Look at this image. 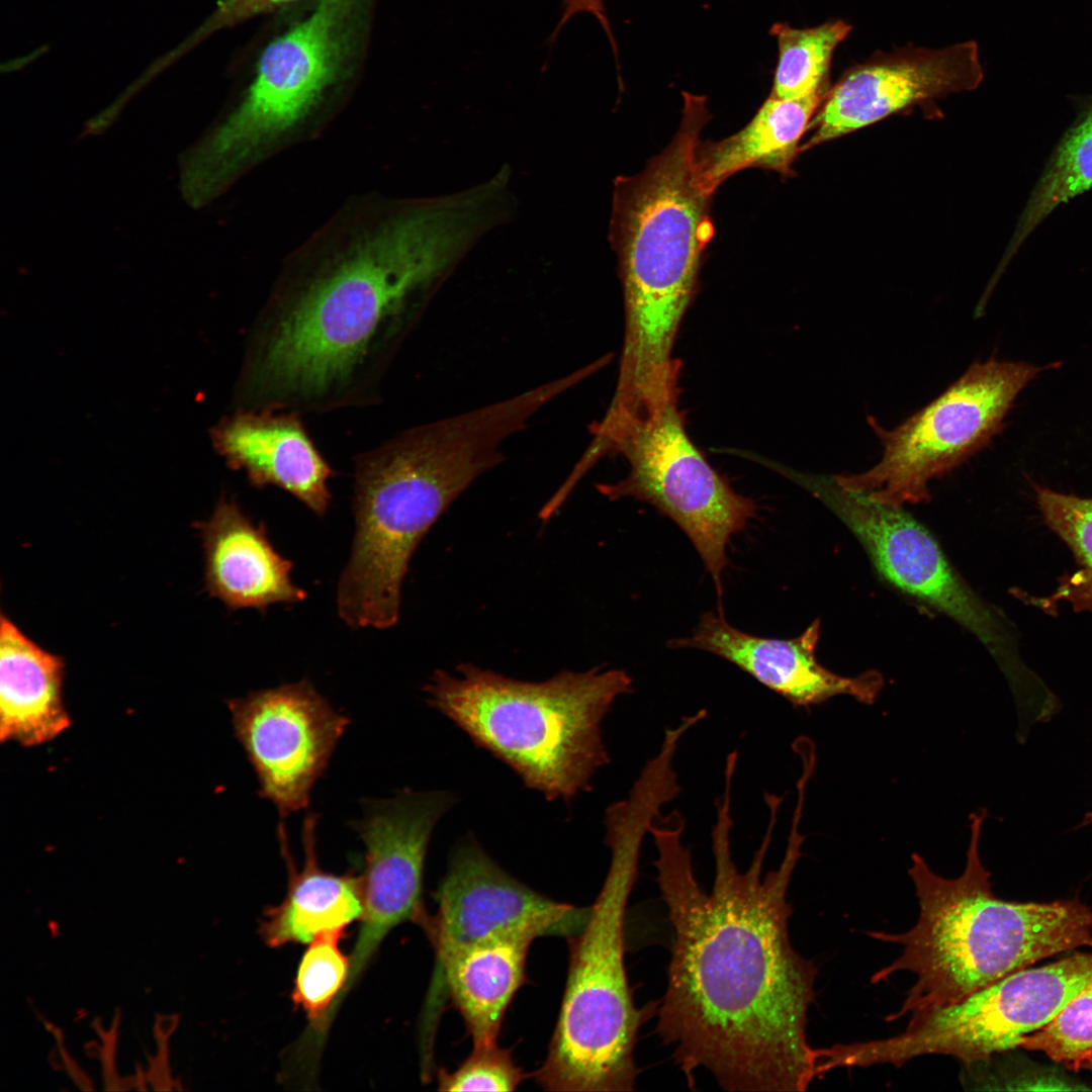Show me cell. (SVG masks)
<instances>
[{
	"label": "cell",
	"instance_id": "1",
	"mask_svg": "<svg viewBox=\"0 0 1092 1092\" xmlns=\"http://www.w3.org/2000/svg\"><path fill=\"white\" fill-rule=\"evenodd\" d=\"M732 782L724 779L716 801L711 893L695 876L682 814H660L649 828L656 883L673 930L656 1032L672 1048L690 1086L705 1069L731 1092L805 1091L818 1078L816 1048L806 1031L817 969L792 945L787 898L806 838L800 831L805 793L797 794L784 856L765 875L783 798L764 794L766 830L741 872L731 848Z\"/></svg>",
	"mask_w": 1092,
	"mask_h": 1092
},
{
	"label": "cell",
	"instance_id": "2",
	"mask_svg": "<svg viewBox=\"0 0 1092 1092\" xmlns=\"http://www.w3.org/2000/svg\"><path fill=\"white\" fill-rule=\"evenodd\" d=\"M479 237L456 195L421 203L362 238L258 328L243 373L251 407L325 406L351 397L379 367L413 296Z\"/></svg>",
	"mask_w": 1092,
	"mask_h": 1092
},
{
	"label": "cell",
	"instance_id": "3",
	"mask_svg": "<svg viewBox=\"0 0 1092 1092\" xmlns=\"http://www.w3.org/2000/svg\"><path fill=\"white\" fill-rule=\"evenodd\" d=\"M686 100L671 143L639 174L615 180L611 241L623 285L625 337L614 397L623 402L651 398L678 382L673 343L714 234V194L701 184L696 162L708 115L699 98Z\"/></svg>",
	"mask_w": 1092,
	"mask_h": 1092
},
{
	"label": "cell",
	"instance_id": "4",
	"mask_svg": "<svg viewBox=\"0 0 1092 1092\" xmlns=\"http://www.w3.org/2000/svg\"><path fill=\"white\" fill-rule=\"evenodd\" d=\"M509 436L499 413L483 405L406 430L358 457L356 529L337 588L344 623L382 630L398 622L418 545L477 477L504 460Z\"/></svg>",
	"mask_w": 1092,
	"mask_h": 1092
},
{
	"label": "cell",
	"instance_id": "5",
	"mask_svg": "<svg viewBox=\"0 0 1092 1092\" xmlns=\"http://www.w3.org/2000/svg\"><path fill=\"white\" fill-rule=\"evenodd\" d=\"M985 817V810L970 817L967 860L959 877L943 878L923 856L912 854L908 874L919 905L912 928L901 933L867 932L902 946L896 960L872 976L873 984L899 972L916 978L900 1009L887 1021L954 1004L1040 960L1092 947V909L1078 900L1021 903L993 893L991 874L980 854Z\"/></svg>",
	"mask_w": 1092,
	"mask_h": 1092
},
{
	"label": "cell",
	"instance_id": "6",
	"mask_svg": "<svg viewBox=\"0 0 1092 1092\" xmlns=\"http://www.w3.org/2000/svg\"><path fill=\"white\" fill-rule=\"evenodd\" d=\"M379 2L295 0L262 17L236 62V106L188 163L202 190L214 195L266 146L351 90Z\"/></svg>",
	"mask_w": 1092,
	"mask_h": 1092
},
{
	"label": "cell",
	"instance_id": "7",
	"mask_svg": "<svg viewBox=\"0 0 1092 1092\" xmlns=\"http://www.w3.org/2000/svg\"><path fill=\"white\" fill-rule=\"evenodd\" d=\"M658 814L656 802L638 792L606 809L610 866L586 924L566 939L569 960L561 1006L546 1059L534 1073L545 1090L634 1089L638 1032L657 1003L642 1009L634 1004L624 961L625 912L644 837Z\"/></svg>",
	"mask_w": 1092,
	"mask_h": 1092
},
{
	"label": "cell",
	"instance_id": "8",
	"mask_svg": "<svg viewBox=\"0 0 1092 1092\" xmlns=\"http://www.w3.org/2000/svg\"><path fill=\"white\" fill-rule=\"evenodd\" d=\"M622 669L561 671L543 681L505 676L472 663L438 669L423 688L428 705L509 765L548 801L592 790L611 760L602 724L632 692Z\"/></svg>",
	"mask_w": 1092,
	"mask_h": 1092
},
{
	"label": "cell",
	"instance_id": "9",
	"mask_svg": "<svg viewBox=\"0 0 1092 1092\" xmlns=\"http://www.w3.org/2000/svg\"><path fill=\"white\" fill-rule=\"evenodd\" d=\"M678 393L630 411L607 412L590 427L593 440L559 487L568 496L604 455L620 454L629 473L615 483H599L610 500L631 496L655 507L689 537L722 594L726 547L732 535L755 516L753 500L733 490L686 432Z\"/></svg>",
	"mask_w": 1092,
	"mask_h": 1092
},
{
	"label": "cell",
	"instance_id": "10",
	"mask_svg": "<svg viewBox=\"0 0 1092 1092\" xmlns=\"http://www.w3.org/2000/svg\"><path fill=\"white\" fill-rule=\"evenodd\" d=\"M1092 977V953L1024 968L965 999L910 1017L899 1034L827 1048L830 1069L900 1067L923 1056H949L965 1067L1019 1048L1049 1024Z\"/></svg>",
	"mask_w": 1092,
	"mask_h": 1092
},
{
	"label": "cell",
	"instance_id": "11",
	"mask_svg": "<svg viewBox=\"0 0 1092 1092\" xmlns=\"http://www.w3.org/2000/svg\"><path fill=\"white\" fill-rule=\"evenodd\" d=\"M1041 367L990 359L972 364L938 397L892 430L871 421L883 455L872 468L838 474L844 488L902 508L929 499L928 483L984 447L1016 395Z\"/></svg>",
	"mask_w": 1092,
	"mask_h": 1092
},
{
	"label": "cell",
	"instance_id": "12",
	"mask_svg": "<svg viewBox=\"0 0 1092 1092\" xmlns=\"http://www.w3.org/2000/svg\"><path fill=\"white\" fill-rule=\"evenodd\" d=\"M767 467L822 502L863 546L889 583L973 632L997 653L999 624L963 580L933 536L901 508L872 500L842 487L834 476L800 472L769 460Z\"/></svg>",
	"mask_w": 1092,
	"mask_h": 1092
},
{
	"label": "cell",
	"instance_id": "13",
	"mask_svg": "<svg viewBox=\"0 0 1092 1092\" xmlns=\"http://www.w3.org/2000/svg\"><path fill=\"white\" fill-rule=\"evenodd\" d=\"M235 736L281 818L305 810L350 720L307 679L228 700Z\"/></svg>",
	"mask_w": 1092,
	"mask_h": 1092
},
{
	"label": "cell",
	"instance_id": "14",
	"mask_svg": "<svg viewBox=\"0 0 1092 1092\" xmlns=\"http://www.w3.org/2000/svg\"><path fill=\"white\" fill-rule=\"evenodd\" d=\"M454 802L445 791L403 790L390 799L368 802L364 817L354 823L365 847L363 913L342 998L390 930L405 921L421 925L426 918L427 849L435 826Z\"/></svg>",
	"mask_w": 1092,
	"mask_h": 1092
},
{
	"label": "cell",
	"instance_id": "15",
	"mask_svg": "<svg viewBox=\"0 0 1092 1092\" xmlns=\"http://www.w3.org/2000/svg\"><path fill=\"white\" fill-rule=\"evenodd\" d=\"M435 900L437 911L420 926L438 967L453 951L494 935L531 932L569 938L586 924L590 907L556 902L496 863L472 835L452 850Z\"/></svg>",
	"mask_w": 1092,
	"mask_h": 1092
},
{
	"label": "cell",
	"instance_id": "16",
	"mask_svg": "<svg viewBox=\"0 0 1092 1092\" xmlns=\"http://www.w3.org/2000/svg\"><path fill=\"white\" fill-rule=\"evenodd\" d=\"M983 79L975 41L939 50L903 49L851 68L825 95L800 153L908 106L976 89Z\"/></svg>",
	"mask_w": 1092,
	"mask_h": 1092
},
{
	"label": "cell",
	"instance_id": "17",
	"mask_svg": "<svg viewBox=\"0 0 1092 1092\" xmlns=\"http://www.w3.org/2000/svg\"><path fill=\"white\" fill-rule=\"evenodd\" d=\"M819 633L820 622L815 620L792 639L758 637L730 625L722 612H709L692 636L672 639L668 646L717 655L796 707L810 708L841 695L873 704L884 686L882 674L869 670L848 677L825 668L816 659Z\"/></svg>",
	"mask_w": 1092,
	"mask_h": 1092
},
{
	"label": "cell",
	"instance_id": "18",
	"mask_svg": "<svg viewBox=\"0 0 1092 1092\" xmlns=\"http://www.w3.org/2000/svg\"><path fill=\"white\" fill-rule=\"evenodd\" d=\"M531 932H511L463 946L434 968L421 1017V1062L432 1065L436 1032L445 1007L463 1018L473 1045L497 1042L505 1014L527 982Z\"/></svg>",
	"mask_w": 1092,
	"mask_h": 1092
},
{
	"label": "cell",
	"instance_id": "19",
	"mask_svg": "<svg viewBox=\"0 0 1092 1092\" xmlns=\"http://www.w3.org/2000/svg\"><path fill=\"white\" fill-rule=\"evenodd\" d=\"M216 451L253 486H277L318 517L329 509L332 469L294 413L242 410L211 430Z\"/></svg>",
	"mask_w": 1092,
	"mask_h": 1092
},
{
	"label": "cell",
	"instance_id": "20",
	"mask_svg": "<svg viewBox=\"0 0 1092 1092\" xmlns=\"http://www.w3.org/2000/svg\"><path fill=\"white\" fill-rule=\"evenodd\" d=\"M196 527L206 590L226 608L264 611L306 598L290 577L293 563L273 547L266 527L254 524L236 500L221 497L210 518Z\"/></svg>",
	"mask_w": 1092,
	"mask_h": 1092
},
{
	"label": "cell",
	"instance_id": "21",
	"mask_svg": "<svg viewBox=\"0 0 1092 1092\" xmlns=\"http://www.w3.org/2000/svg\"><path fill=\"white\" fill-rule=\"evenodd\" d=\"M318 816L308 813L302 823L304 862L297 870L289 850L285 826L277 836L288 871L287 893L282 902L268 908L260 926L265 942L272 947L309 942L321 933L345 928L363 913L361 876L335 875L324 871L316 855Z\"/></svg>",
	"mask_w": 1092,
	"mask_h": 1092
},
{
	"label": "cell",
	"instance_id": "22",
	"mask_svg": "<svg viewBox=\"0 0 1092 1092\" xmlns=\"http://www.w3.org/2000/svg\"><path fill=\"white\" fill-rule=\"evenodd\" d=\"M65 662L1 614L0 740L33 747L71 726L64 703Z\"/></svg>",
	"mask_w": 1092,
	"mask_h": 1092
},
{
	"label": "cell",
	"instance_id": "23",
	"mask_svg": "<svg viewBox=\"0 0 1092 1092\" xmlns=\"http://www.w3.org/2000/svg\"><path fill=\"white\" fill-rule=\"evenodd\" d=\"M827 92L788 99L769 96L749 123L733 135L700 142L696 162L701 184L714 194L723 181L748 168L792 176L801 138Z\"/></svg>",
	"mask_w": 1092,
	"mask_h": 1092
},
{
	"label": "cell",
	"instance_id": "24",
	"mask_svg": "<svg viewBox=\"0 0 1092 1092\" xmlns=\"http://www.w3.org/2000/svg\"><path fill=\"white\" fill-rule=\"evenodd\" d=\"M1075 119L1052 151L997 269L1005 270L1035 229L1060 205L1092 189V94L1070 95Z\"/></svg>",
	"mask_w": 1092,
	"mask_h": 1092
},
{
	"label": "cell",
	"instance_id": "25",
	"mask_svg": "<svg viewBox=\"0 0 1092 1092\" xmlns=\"http://www.w3.org/2000/svg\"><path fill=\"white\" fill-rule=\"evenodd\" d=\"M850 29L842 20L804 29L775 24L770 33L779 54L769 96L788 99L827 92L833 52Z\"/></svg>",
	"mask_w": 1092,
	"mask_h": 1092
},
{
	"label": "cell",
	"instance_id": "26",
	"mask_svg": "<svg viewBox=\"0 0 1092 1092\" xmlns=\"http://www.w3.org/2000/svg\"><path fill=\"white\" fill-rule=\"evenodd\" d=\"M343 936L344 930L315 936L296 972L292 1000L304 1011L316 1035L331 1023L349 979L351 960L339 946Z\"/></svg>",
	"mask_w": 1092,
	"mask_h": 1092
},
{
	"label": "cell",
	"instance_id": "27",
	"mask_svg": "<svg viewBox=\"0 0 1092 1092\" xmlns=\"http://www.w3.org/2000/svg\"><path fill=\"white\" fill-rule=\"evenodd\" d=\"M1019 1048L1042 1052L1069 1069L1092 1068V977L1049 1024L1024 1036Z\"/></svg>",
	"mask_w": 1092,
	"mask_h": 1092
},
{
	"label": "cell",
	"instance_id": "28",
	"mask_svg": "<svg viewBox=\"0 0 1092 1092\" xmlns=\"http://www.w3.org/2000/svg\"><path fill=\"white\" fill-rule=\"evenodd\" d=\"M1037 503L1046 524L1084 567L1078 595L1092 603V499L1038 488Z\"/></svg>",
	"mask_w": 1092,
	"mask_h": 1092
},
{
	"label": "cell",
	"instance_id": "29",
	"mask_svg": "<svg viewBox=\"0 0 1092 1092\" xmlns=\"http://www.w3.org/2000/svg\"><path fill=\"white\" fill-rule=\"evenodd\" d=\"M526 1078L510 1050L497 1042L473 1045L465 1061L453 1072H438L439 1091H515Z\"/></svg>",
	"mask_w": 1092,
	"mask_h": 1092
},
{
	"label": "cell",
	"instance_id": "30",
	"mask_svg": "<svg viewBox=\"0 0 1092 1092\" xmlns=\"http://www.w3.org/2000/svg\"><path fill=\"white\" fill-rule=\"evenodd\" d=\"M295 0H221L209 27L236 26L275 11Z\"/></svg>",
	"mask_w": 1092,
	"mask_h": 1092
},
{
	"label": "cell",
	"instance_id": "31",
	"mask_svg": "<svg viewBox=\"0 0 1092 1092\" xmlns=\"http://www.w3.org/2000/svg\"><path fill=\"white\" fill-rule=\"evenodd\" d=\"M1090 824H1092V811H1090V812H1087V813H1086V814L1084 815V817H1083L1082 821H1081V822L1079 823V825L1077 826V828H1082V827H1086V826H1088V825H1090Z\"/></svg>",
	"mask_w": 1092,
	"mask_h": 1092
},
{
	"label": "cell",
	"instance_id": "32",
	"mask_svg": "<svg viewBox=\"0 0 1092 1092\" xmlns=\"http://www.w3.org/2000/svg\"><path fill=\"white\" fill-rule=\"evenodd\" d=\"M677 389H679V388H677ZM675 390H676V389H675ZM673 391H674V390H673ZM671 392H672V391H671ZM669 393H670V392H669ZM669 393H668V394H669ZM666 395H667V394H666ZM664 396H665V395H664ZM662 397H663V396H662ZM660 398H661V397H660ZM657 399H658V398H657ZM654 400H656V399H654ZM652 401H653V400H652ZM649 402H650V401H649ZM646 403H648V402H646ZM643 404H644V403H643ZM640 405H641V404H640ZM637 406H639V405H637ZM634 407H636V406H634ZM609 408H612V410H621V408H613V407H610V406H609ZM628 408H633V407H628Z\"/></svg>",
	"mask_w": 1092,
	"mask_h": 1092
},
{
	"label": "cell",
	"instance_id": "33",
	"mask_svg": "<svg viewBox=\"0 0 1092 1092\" xmlns=\"http://www.w3.org/2000/svg\"><path fill=\"white\" fill-rule=\"evenodd\" d=\"M676 390H678V389H676ZM676 390H674V391H676ZM672 392H673V391H672ZM670 393H671V392H670ZM667 395H668V394H667ZM665 396H666V395H665ZM658 399H659V398H658ZM656 400H657V399H656ZM653 401H654V400H653ZM650 402H651V401H650ZM648 403H649V402H648ZM644 404H645V403H644ZM641 405H642V404H641ZM636 407H637V406H636ZM633 408H634V407H633ZM609 410H612V408H609ZM621 410H629V408H621Z\"/></svg>",
	"mask_w": 1092,
	"mask_h": 1092
}]
</instances>
